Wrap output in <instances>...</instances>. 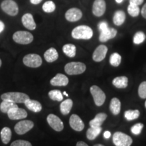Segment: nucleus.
Instances as JSON below:
<instances>
[{
	"label": "nucleus",
	"mask_w": 146,
	"mask_h": 146,
	"mask_svg": "<svg viewBox=\"0 0 146 146\" xmlns=\"http://www.w3.org/2000/svg\"><path fill=\"white\" fill-rule=\"evenodd\" d=\"M114 86L118 89H124L128 86V78L127 76H118L112 81Z\"/></svg>",
	"instance_id": "obj_22"
},
{
	"label": "nucleus",
	"mask_w": 146,
	"mask_h": 146,
	"mask_svg": "<svg viewBox=\"0 0 146 146\" xmlns=\"http://www.w3.org/2000/svg\"><path fill=\"white\" fill-rule=\"evenodd\" d=\"M16 107L18 106L16 104L14 103V102L8 101V100H3V102L0 104V110L3 113H8L10 109Z\"/></svg>",
	"instance_id": "obj_29"
},
{
	"label": "nucleus",
	"mask_w": 146,
	"mask_h": 146,
	"mask_svg": "<svg viewBox=\"0 0 146 146\" xmlns=\"http://www.w3.org/2000/svg\"><path fill=\"white\" fill-rule=\"evenodd\" d=\"M113 143L116 146H131L133 139L125 133L116 132L113 135Z\"/></svg>",
	"instance_id": "obj_5"
},
{
	"label": "nucleus",
	"mask_w": 146,
	"mask_h": 146,
	"mask_svg": "<svg viewBox=\"0 0 146 146\" xmlns=\"http://www.w3.org/2000/svg\"><path fill=\"white\" fill-rule=\"evenodd\" d=\"M90 91L97 106H101L104 104L106 95L99 87L96 86V85H93L91 87Z\"/></svg>",
	"instance_id": "obj_7"
},
{
	"label": "nucleus",
	"mask_w": 146,
	"mask_h": 146,
	"mask_svg": "<svg viewBox=\"0 0 146 146\" xmlns=\"http://www.w3.org/2000/svg\"><path fill=\"white\" fill-rule=\"evenodd\" d=\"M143 124L142 123H137L136 124V125H133L131 129V132H132V133H133L134 135H139L141 132L142 129H143Z\"/></svg>",
	"instance_id": "obj_37"
},
{
	"label": "nucleus",
	"mask_w": 146,
	"mask_h": 146,
	"mask_svg": "<svg viewBox=\"0 0 146 146\" xmlns=\"http://www.w3.org/2000/svg\"><path fill=\"white\" fill-rule=\"evenodd\" d=\"M128 13L132 17H137L140 13V9L138 5L133 4H129L127 8Z\"/></svg>",
	"instance_id": "obj_34"
},
{
	"label": "nucleus",
	"mask_w": 146,
	"mask_h": 146,
	"mask_svg": "<svg viewBox=\"0 0 146 146\" xmlns=\"http://www.w3.org/2000/svg\"><path fill=\"white\" fill-rule=\"evenodd\" d=\"M70 127L76 131H81L85 128V125L81 118L76 114L71 115L69 120Z\"/></svg>",
	"instance_id": "obj_14"
},
{
	"label": "nucleus",
	"mask_w": 146,
	"mask_h": 146,
	"mask_svg": "<svg viewBox=\"0 0 146 146\" xmlns=\"http://www.w3.org/2000/svg\"><path fill=\"white\" fill-rule=\"evenodd\" d=\"M76 146H88V145L83 141H78L77 142V143H76Z\"/></svg>",
	"instance_id": "obj_45"
},
{
	"label": "nucleus",
	"mask_w": 146,
	"mask_h": 146,
	"mask_svg": "<svg viewBox=\"0 0 146 146\" xmlns=\"http://www.w3.org/2000/svg\"><path fill=\"white\" fill-rule=\"evenodd\" d=\"M1 8L5 13L11 16H16L18 13V6L13 0H4L1 3Z\"/></svg>",
	"instance_id": "obj_8"
},
{
	"label": "nucleus",
	"mask_w": 146,
	"mask_h": 146,
	"mask_svg": "<svg viewBox=\"0 0 146 146\" xmlns=\"http://www.w3.org/2000/svg\"><path fill=\"white\" fill-rule=\"evenodd\" d=\"M107 118V114L105 113L101 112L98 114L94 119L89 122V125L91 127H101L104 122Z\"/></svg>",
	"instance_id": "obj_19"
},
{
	"label": "nucleus",
	"mask_w": 146,
	"mask_h": 146,
	"mask_svg": "<svg viewBox=\"0 0 146 146\" xmlns=\"http://www.w3.org/2000/svg\"><path fill=\"white\" fill-rule=\"evenodd\" d=\"M102 131V128L100 127H90L87 131V138L89 140H94L98 137Z\"/></svg>",
	"instance_id": "obj_26"
},
{
	"label": "nucleus",
	"mask_w": 146,
	"mask_h": 146,
	"mask_svg": "<svg viewBox=\"0 0 146 146\" xmlns=\"http://www.w3.org/2000/svg\"><path fill=\"white\" fill-rule=\"evenodd\" d=\"M83 16V13L80 9L72 8L66 11L65 18L69 22H76L79 21Z\"/></svg>",
	"instance_id": "obj_13"
},
{
	"label": "nucleus",
	"mask_w": 146,
	"mask_h": 146,
	"mask_svg": "<svg viewBox=\"0 0 146 146\" xmlns=\"http://www.w3.org/2000/svg\"><path fill=\"white\" fill-rule=\"evenodd\" d=\"M93 30L86 25H80L74 28L72 31V36L75 39H90L93 36Z\"/></svg>",
	"instance_id": "obj_1"
},
{
	"label": "nucleus",
	"mask_w": 146,
	"mask_h": 146,
	"mask_svg": "<svg viewBox=\"0 0 146 146\" xmlns=\"http://www.w3.org/2000/svg\"><path fill=\"white\" fill-rule=\"evenodd\" d=\"M31 3H32V4H34V5H36V4H39L42 1V0H30Z\"/></svg>",
	"instance_id": "obj_44"
},
{
	"label": "nucleus",
	"mask_w": 146,
	"mask_h": 146,
	"mask_svg": "<svg viewBox=\"0 0 146 146\" xmlns=\"http://www.w3.org/2000/svg\"><path fill=\"white\" fill-rule=\"evenodd\" d=\"M106 10V3L105 0H95L93 3L92 12L97 17H100L104 14Z\"/></svg>",
	"instance_id": "obj_11"
},
{
	"label": "nucleus",
	"mask_w": 146,
	"mask_h": 146,
	"mask_svg": "<svg viewBox=\"0 0 146 146\" xmlns=\"http://www.w3.org/2000/svg\"><path fill=\"white\" fill-rule=\"evenodd\" d=\"M73 105L72 100L67 99L63 101L60 104V112L63 115H67L70 113Z\"/></svg>",
	"instance_id": "obj_25"
},
{
	"label": "nucleus",
	"mask_w": 146,
	"mask_h": 146,
	"mask_svg": "<svg viewBox=\"0 0 146 146\" xmlns=\"http://www.w3.org/2000/svg\"><path fill=\"white\" fill-rule=\"evenodd\" d=\"M7 114L9 118L12 120L23 119L27 116V111L23 108H19L18 107L10 109Z\"/></svg>",
	"instance_id": "obj_12"
},
{
	"label": "nucleus",
	"mask_w": 146,
	"mask_h": 146,
	"mask_svg": "<svg viewBox=\"0 0 146 146\" xmlns=\"http://www.w3.org/2000/svg\"><path fill=\"white\" fill-rule=\"evenodd\" d=\"M108 52V47L104 45H100L96 49L93 54L92 58L95 62H99L106 58Z\"/></svg>",
	"instance_id": "obj_15"
},
{
	"label": "nucleus",
	"mask_w": 146,
	"mask_h": 146,
	"mask_svg": "<svg viewBox=\"0 0 146 146\" xmlns=\"http://www.w3.org/2000/svg\"><path fill=\"white\" fill-rule=\"evenodd\" d=\"M13 40L18 44L27 45L33 41V36L31 33L23 31H19L14 33L13 35Z\"/></svg>",
	"instance_id": "obj_4"
},
{
	"label": "nucleus",
	"mask_w": 146,
	"mask_h": 146,
	"mask_svg": "<svg viewBox=\"0 0 146 146\" xmlns=\"http://www.w3.org/2000/svg\"><path fill=\"white\" fill-rule=\"evenodd\" d=\"M86 70V66L82 62H72L68 63L64 66V70L69 75H76L82 74Z\"/></svg>",
	"instance_id": "obj_3"
},
{
	"label": "nucleus",
	"mask_w": 146,
	"mask_h": 146,
	"mask_svg": "<svg viewBox=\"0 0 146 146\" xmlns=\"http://www.w3.org/2000/svg\"><path fill=\"white\" fill-rule=\"evenodd\" d=\"M123 0H116V3H122V2H123Z\"/></svg>",
	"instance_id": "obj_46"
},
{
	"label": "nucleus",
	"mask_w": 146,
	"mask_h": 146,
	"mask_svg": "<svg viewBox=\"0 0 146 146\" xmlns=\"http://www.w3.org/2000/svg\"><path fill=\"white\" fill-rule=\"evenodd\" d=\"M145 108H146V101H145Z\"/></svg>",
	"instance_id": "obj_50"
},
{
	"label": "nucleus",
	"mask_w": 146,
	"mask_h": 146,
	"mask_svg": "<svg viewBox=\"0 0 146 146\" xmlns=\"http://www.w3.org/2000/svg\"><path fill=\"white\" fill-rule=\"evenodd\" d=\"M98 28H99V30L100 31V32H102L108 28V23L106 22L103 21L99 23V25H98Z\"/></svg>",
	"instance_id": "obj_39"
},
{
	"label": "nucleus",
	"mask_w": 146,
	"mask_h": 146,
	"mask_svg": "<svg viewBox=\"0 0 146 146\" xmlns=\"http://www.w3.org/2000/svg\"><path fill=\"white\" fill-rule=\"evenodd\" d=\"M1 60L0 59V67H1Z\"/></svg>",
	"instance_id": "obj_49"
},
{
	"label": "nucleus",
	"mask_w": 146,
	"mask_h": 146,
	"mask_svg": "<svg viewBox=\"0 0 146 146\" xmlns=\"http://www.w3.org/2000/svg\"><path fill=\"white\" fill-rule=\"evenodd\" d=\"M22 23L25 28L29 30H35L36 29V23L34 21L33 16L31 14L27 13L22 17Z\"/></svg>",
	"instance_id": "obj_18"
},
{
	"label": "nucleus",
	"mask_w": 146,
	"mask_h": 146,
	"mask_svg": "<svg viewBox=\"0 0 146 146\" xmlns=\"http://www.w3.org/2000/svg\"><path fill=\"white\" fill-rule=\"evenodd\" d=\"M94 146H104V145H102V144H96Z\"/></svg>",
	"instance_id": "obj_47"
},
{
	"label": "nucleus",
	"mask_w": 146,
	"mask_h": 146,
	"mask_svg": "<svg viewBox=\"0 0 146 146\" xmlns=\"http://www.w3.org/2000/svg\"><path fill=\"white\" fill-rule=\"evenodd\" d=\"M126 15L125 12L123 10H118L115 12L113 17V22L116 26H120L125 23Z\"/></svg>",
	"instance_id": "obj_23"
},
{
	"label": "nucleus",
	"mask_w": 146,
	"mask_h": 146,
	"mask_svg": "<svg viewBox=\"0 0 146 146\" xmlns=\"http://www.w3.org/2000/svg\"><path fill=\"white\" fill-rule=\"evenodd\" d=\"M42 9L46 13H52L56 10V5H55L54 1H47L43 3Z\"/></svg>",
	"instance_id": "obj_33"
},
{
	"label": "nucleus",
	"mask_w": 146,
	"mask_h": 146,
	"mask_svg": "<svg viewBox=\"0 0 146 146\" xmlns=\"http://www.w3.org/2000/svg\"><path fill=\"white\" fill-rule=\"evenodd\" d=\"M144 0H129V3L135 5H140L143 3Z\"/></svg>",
	"instance_id": "obj_40"
},
{
	"label": "nucleus",
	"mask_w": 146,
	"mask_h": 146,
	"mask_svg": "<svg viewBox=\"0 0 146 146\" xmlns=\"http://www.w3.org/2000/svg\"><path fill=\"white\" fill-rule=\"evenodd\" d=\"M63 52L67 56L70 58H74L76 55V46L73 44H66L62 47Z\"/></svg>",
	"instance_id": "obj_28"
},
{
	"label": "nucleus",
	"mask_w": 146,
	"mask_h": 146,
	"mask_svg": "<svg viewBox=\"0 0 146 146\" xmlns=\"http://www.w3.org/2000/svg\"><path fill=\"white\" fill-rule=\"evenodd\" d=\"M140 115V112L138 110H127L125 112V117L127 120H133L139 118Z\"/></svg>",
	"instance_id": "obj_31"
},
{
	"label": "nucleus",
	"mask_w": 146,
	"mask_h": 146,
	"mask_svg": "<svg viewBox=\"0 0 146 146\" xmlns=\"http://www.w3.org/2000/svg\"><path fill=\"white\" fill-rule=\"evenodd\" d=\"M141 12L142 16H143L144 18H145V19H146V3H145V5H144L143 6V8H142V10L141 11Z\"/></svg>",
	"instance_id": "obj_41"
},
{
	"label": "nucleus",
	"mask_w": 146,
	"mask_h": 146,
	"mask_svg": "<svg viewBox=\"0 0 146 146\" xmlns=\"http://www.w3.org/2000/svg\"><path fill=\"white\" fill-rule=\"evenodd\" d=\"M110 136H111V133L108 131H105L104 133V137L106 139H109L110 137Z\"/></svg>",
	"instance_id": "obj_42"
},
{
	"label": "nucleus",
	"mask_w": 146,
	"mask_h": 146,
	"mask_svg": "<svg viewBox=\"0 0 146 146\" xmlns=\"http://www.w3.org/2000/svg\"><path fill=\"white\" fill-rule=\"evenodd\" d=\"M33 127L34 123L31 120H21L15 125L14 131L18 135H24L32 129Z\"/></svg>",
	"instance_id": "obj_9"
},
{
	"label": "nucleus",
	"mask_w": 146,
	"mask_h": 146,
	"mask_svg": "<svg viewBox=\"0 0 146 146\" xmlns=\"http://www.w3.org/2000/svg\"><path fill=\"white\" fill-rule=\"evenodd\" d=\"M44 58L47 62H53L58 58V53L54 47L48 49L44 54Z\"/></svg>",
	"instance_id": "obj_21"
},
{
	"label": "nucleus",
	"mask_w": 146,
	"mask_h": 146,
	"mask_svg": "<svg viewBox=\"0 0 146 146\" xmlns=\"http://www.w3.org/2000/svg\"><path fill=\"white\" fill-rule=\"evenodd\" d=\"M121 56L118 53H114L110 57V64L112 66L117 67L120 64L121 62Z\"/></svg>",
	"instance_id": "obj_30"
},
{
	"label": "nucleus",
	"mask_w": 146,
	"mask_h": 146,
	"mask_svg": "<svg viewBox=\"0 0 146 146\" xmlns=\"http://www.w3.org/2000/svg\"><path fill=\"white\" fill-rule=\"evenodd\" d=\"M1 98L3 100H8L14 103H24L28 100L29 98V96L26 94L21 92H8L1 95Z\"/></svg>",
	"instance_id": "obj_2"
},
{
	"label": "nucleus",
	"mask_w": 146,
	"mask_h": 146,
	"mask_svg": "<svg viewBox=\"0 0 146 146\" xmlns=\"http://www.w3.org/2000/svg\"><path fill=\"white\" fill-rule=\"evenodd\" d=\"M4 28H5L4 23H3L1 21H0V33L4 30Z\"/></svg>",
	"instance_id": "obj_43"
},
{
	"label": "nucleus",
	"mask_w": 146,
	"mask_h": 146,
	"mask_svg": "<svg viewBox=\"0 0 146 146\" xmlns=\"http://www.w3.org/2000/svg\"><path fill=\"white\" fill-rule=\"evenodd\" d=\"M50 83L53 86H66L68 84V78L64 74L58 73L51 80Z\"/></svg>",
	"instance_id": "obj_17"
},
{
	"label": "nucleus",
	"mask_w": 146,
	"mask_h": 146,
	"mask_svg": "<svg viewBox=\"0 0 146 146\" xmlns=\"http://www.w3.org/2000/svg\"><path fill=\"white\" fill-rule=\"evenodd\" d=\"M117 31L113 28H108L103 31L100 32L99 39L101 42H106L110 39H112L116 36Z\"/></svg>",
	"instance_id": "obj_16"
},
{
	"label": "nucleus",
	"mask_w": 146,
	"mask_h": 146,
	"mask_svg": "<svg viewBox=\"0 0 146 146\" xmlns=\"http://www.w3.org/2000/svg\"><path fill=\"white\" fill-rule=\"evenodd\" d=\"M10 146H32V144L25 140H16L12 142Z\"/></svg>",
	"instance_id": "obj_38"
},
{
	"label": "nucleus",
	"mask_w": 146,
	"mask_h": 146,
	"mask_svg": "<svg viewBox=\"0 0 146 146\" xmlns=\"http://www.w3.org/2000/svg\"><path fill=\"white\" fill-rule=\"evenodd\" d=\"M120 108H121V104L120 100L116 98H112L110 105V110L111 112L114 115H118L120 112Z\"/></svg>",
	"instance_id": "obj_24"
},
{
	"label": "nucleus",
	"mask_w": 146,
	"mask_h": 146,
	"mask_svg": "<svg viewBox=\"0 0 146 146\" xmlns=\"http://www.w3.org/2000/svg\"><path fill=\"white\" fill-rule=\"evenodd\" d=\"M47 123H48L49 125L56 131L60 132V131H62L63 130V122L60 120V118L59 117H58V116H56L55 114H49L47 117Z\"/></svg>",
	"instance_id": "obj_10"
},
{
	"label": "nucleus",
	"mask_w": 146,
	"mask_h": 146,
	"mask_svg": "<svg viewBox=\"0 0 146 146\" xmlns=\"http://www.w3.org/2000/svg\"><path fill=\"white\" fill-rule=\"evenodd\" d=\"M1 141L4 144H8L10 141L12 137V131L9 127L3 128L0 133Z\"/></svg>",
	"instance_id": "obj_27"
},
{
	"label": "nucleus",
	"mask_w": 146,
	"mask_h": 146,
	"mask_svg": "<svg viewBox=\"0 0 146 146\" xmlns=\"http://www.w3.org/2000/svg\"><path fill=\"white\" fill-rule=\"evenodd\" d=\"M24 64L31 68H38L42 64V59L38 54H27L23 58Z\"/></svg>",
	"instance_id": "obj_6"
},
{
	"label": "nucleus",
	"mask_w": 146,
	"mask_h": 146,
	"mask_svg": "<svg viewBox=\"0 0 146 146\" xmlns=\"http://www.w3.org/2000/svg\"><path fill=\"white\" fill-rule=\"evenodd\" d=\"M145 39V35L144 34L143 32L139 31L137 32L135 34L134 37H133V43L135 44H140V43H143Z\"/></svg>",
	"instance_id": "obj_35"
},
{
	"label": "nucleus",
	"mask_w": 146,
	"mask_h": 146,
	"mask_svg": "<svg viewBox=\"0 0 146 146\" xmlns=\"http://www.w3.org/2000/svg\"><path fill=\"white\" fill-rule=\"evenodd\" d=\"M25 104L27 108L34 112H39L42 110L41 103L36 100L29 99L25 102Z\"/></svg>",
	"instance_id": "obj_20"
},
{
	"label": "nucleus",
	"mask_w": 146,
	"mask_h": 146,
	"mask_svg": "<svg viewBox=\"0 0 146 146\" xmlns=\"http://www.w3.org/2000/svg\"><path fill=\"white\" fill-rule=\"evenodd\" d=\"M49 97L54 101L61 102L63 100L62 94L59 90H52L49 92Z\"/></svg>",
	"instance_id": "obj_32"
},
{
	"label": "nucleus",
	"mask_w": 146,
	"mask_h": 146,
	"mask_svg": "<svg viewBox=\"0 0 146 146\" xmlns=\"http://www.w3.org/2000/svg\"><path fill=\"white\" fill-rule=\"evenodd\" d=\"M138 94L141 99L146 98V81L142 82L139 85L138 89Z\"/></svg>",
	"instance_id": "obj_36"
},
{
	"label": "nucleus",
	"mask_w": 146,
	"mask_h": 146,
	"mask_svg": "<svg viewBox=\"0 0 146 146\" xmlns=\"http://www.w3.org/2000/svg\"><path fill=\"white\" fill-rule=\"evenodd\" d=\"M64 94L65 96H68V95L67 94H66V92H65V91H64Z\"/></svg>",
	"instance_id": "obj_48"
}]
</instances>
